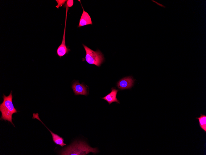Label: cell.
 Instances as JSON below:
<instances>
[{
    "mask_svg": "<svg viewBox=\"0 0 206 155\" xmlns=\"http://www.w3.org/2000/svg\"><path fill=\"white\" fill-rule=\"evenodd\" d=\"M97 148H92L86 143L80 141L73 143L61 153V155H84L90 152L94 153L98 152Z\"/></svg>",
    "mask_w": 206,
    "mask_h": 155,
    "instance_id": "obj_1",
    "label": "cell"
},
{
    "mask_svg": "<svg viewBox=\"0 0 206 155\" xmlns=\"http://www.w3.org/2000/svg\"><path fill=\"white\" fill-rule=\"evenodd\" d=\"M3 101L0 104V111L2 113L0 119L10 122L14 127L12 121V116L13 114L17 113L18 111L14 108L13 103L12 91L7 96L3 94Z\"/></svg>",
    "mask_w": 206,
    "mask_h": 155,
    "instance_id": "obj_2",
    "label": "cell"
},
{
    "mask_svg": "<svg viewBox=\"0 0 206 155\" xmlns=\"http://www.w3.org/2000/svg\"><path fill=\"white\" fill-rule=\"evenodd\" d=\"M86 51L85 59L89 64H94L99 67L104 60L103 55L99 50L94 51L83 44Z\"/></svg>",
    "mask_w": 206,
    "mask_h": 155,
    "instance_id": "obj_3",
    "label": "cell"
},
{
    "mask_svg": "<svg viewBox=\"0 0 206 155\" xmlns=\"http://www.w3.org/2000/svg\"><path fill=\"white\" fill-rule=\"evenodd\" d=\"M64 7L66 8V12L64 34L61 44L58 47L57 50V54L60 58H61V57H62L66 54H68L69 51H70V50L66 46L65 40V30L67 13L68 10L69 9V7H68V6L66 5H64Z\"/></svg>",
    "mask_w": 206,
    "mask_h": 155,
    "instance_id": "obj_4",
    "label": "cell"
},
{
    "mask_svg": "<svg viewBox=\"0 0 206 155\" xmlns=\"http://www.w3.org/2000/svg\"><path fill=\"white\" fill-rule=\"evenodd\" d=\"M134 81V80L131 76L125 77L117 82V87L121 90L129 89L133 86Z\"/></svg>",
    "mask_w": 206,
    "mask_h": 155,
    "instance_id": "obj_5",
    "label": "cell"
},
{
    "mask_svg": "<svg viewBox=\"0 0 206 155\" xmlns=\"http://www.w3.org/2000/svg\"><path fill=\"white\" fill-rule=\"evenodd\" d=\"M72 87L75 95L86 96L89 94L87 87L83 84H80L78 81L73 84Z\"/></svg>",
    "mask_w": 206,
    "mask_h": 155,
    "instance_id": "obj_6",
    "label": "cell"
},
{
    "mask_svg": "<svg viewBox=\"0 0 206 155\" xmlns=\"http://www.w3.org/2000/svg\"><path fill=\"white\" fill-rule=\"evenodd\" d=\"M81 5L83 10V12L80 20L78 27L89 24H92V22L90 16L87 12L84 10L81 4Z\"/></svg>",
    "mask_w": 206,
    "mask_h": 155,
    "instance_id": "obj_7",
    "label": "cell"
},
{
    "mask_svg": "<svg viewBox=\"0 0 206 155\" xmlns=\"http://www.w3.org/2000/svg\"><path fill=\"white\" fill-rule=\"evenodd\" d=\"M111 89V91L110 93L101 98L106 101L108 102L109 105L114 102L119 103V101L116 97L117 94L118 90L113 88H112Z\"/></svg>",
    "mask_w": 206,
    "mask_h": 155,
    "instance_id": "obj_8",
    "label": "cell"
},
{
    "mask_svg": "<svg viewBox=\"0 0 206 155\" xmlns=\"http://www.w3.org/2000/svg\"><path fill=\"white\" fill-rule=\"evenodd\" d=\"M198 120L200 128L205 132H206V116L201 114L200 117L197 118Z\"/></svg>",
    "mask_w": 206,
    "mask_h": 155,
    "instance_id": "obj_9",
    "label": "cell"
},
{
    "mask_svg": "<svg viewBox=\"0 0 206 155\" xmlns=\"http://www.w3.org/2000/svg\"><path fill=\"white\" fill-rule=\"evenodd\" d=\"M56 1L57 3V5L56 6V7L58 9L59 7L62 6L64 4L65 2H66L67 0H56Z\"/></svg>",
    "mask_w": 206,
    "mask_h": 155,
    "instance_id": "obj_10",
    "label": "cell"
},
{
    "mask_svg": "<svg viewBox=\"0 0 206 155\" xmlns=\"http://www.w3.org/2000/svg\"><path fill=\"white\" fill-rule=\"evenodd\" d=\"M74 1L73 0H67L65 4L68 7H71L72 6L73 4Z\"/></svg>",
    "mask_w": 206,
    "mask_h": 155,
    "instance_id": "obj_11",
    "label": "cell"
}]
</instances>
